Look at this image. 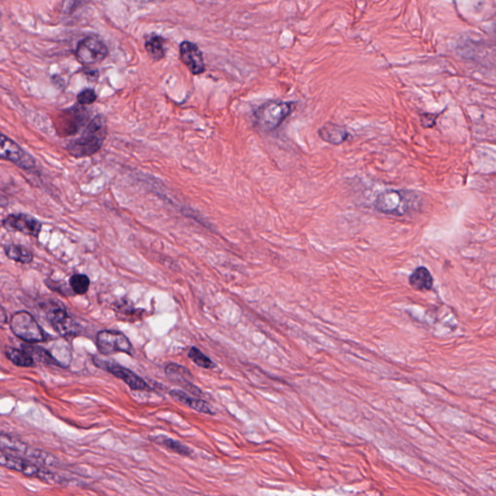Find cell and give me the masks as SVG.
I'll return each instance as SVG.
<instances>
[{
  "label": "cell",
  "mask_w": 496,
  "mask_h": 496,
  "mask_svg": "<svg viewBox=\"0 0 496 496\" xmlns=\"http://www.w3.org/2000/svg\"><path fill=\"white\" fill-rule=\"evenodd\" d=\"M49 321L52 323V326L56 328L59 333H67L68 326H69V316H68L67 311L63 306H52L47 314Z\"/></svg>",
  "instance_id": "cell-19"
},
{
  "label": "cell",
  "mask_w": 496,
  "mask_h": 496,
  "mask_svg": "<svg viewBox=\"0 0 496 496\" xmlns=\"http://www.w3.org/2000/svg\"><path fill=\"white\" fill-rule=\"evenodd\" d=\"M6 356L13 364L16 366L22 367H33L34 364V359L30 354L26 353L25 350H18L15 348H7L6 349Z\"/></svg>",
  "instance_id": "cell-22"
},
{
  "label": "cell",
  "mask_w": 496,
  "mask_h": 496,
  "mask_svg": "<svg viewBox=\"0 0 496 496\" xmlns=\"http://www.w3.org/2000/svg\"><path fill=\"white\" fill-rule=\"evenodd\" d=\"M0 450L2 452L10 454V455L28 459V461L46 467V468H60L62 467V463L56 456L47 452V451L41 450V449L30 447L20 438L4 434V432H0Z\"/></svg>",
  "instance_id": "cell-2"
},
{
  "label": "cell",
  "mask_w": 496,
  "mask_h": 496,
  "mask_svg": "<svg viewBox=\"0 0 496 496\" xmlns=\"http://www.w3.org/2000/svg\"><path fill=\"white\" fill-rule=\"evenodd\" d=\"M180 57L191 74L201 75L206 71L203 52L192 42L183 41L180 46Z\"/></svg>",
  "instance_id": "cell-11"
},
{
  "label": "cell",
  "mask_w": 496,
  "mask_h": 496,
  "mask_svg": "<svg viewBox=\"0 0 496 496\" xmlns=\"http://www.w3.org/2000/svg\"><path fill=\"white\" fill-rule=\"evenodd\" d=\"M418 204V195L405 189H387L378 194L374 201L377 212L393 217H403Z\"/></svg>",
  "instance_id": "cell-4"
},
{
  "label": "cell",
  "mask_w": 496,
  "mask_h": 496,
  "mask_svg": "<svg viewBox=\"0 0 496 496\" xmlns=\"http://www.w3.org/2000/svg\"><path fill=\"white\" fill-rule=\"evenodd\" d=\"M77 99L81 105H91L96 101L97 96L93 89L86 88L78 94Z\"/></svg>",
  "instance_id": "cell-26"
},
{
  "label": "cell",
  "mask_w": 496,
  "mask_h": 496,
  "mask_svg": "<svg viewBox=\"0 0 496 496\" xmlns=\"http://www.w3.org/2000/svg\"><path fill=\"white\" fill-rule=\"evenodd\" d=\"M170 396H172L175 400H177L178 403H182L183 405L193 409V410L204 414H214V410H212L209 403L203 400H200V398H193V396H189L188 393L183 392V391L172 390L170 392Z\"/></svg>",
  "instance_id": "cell-15"
},
{
  "label": "cell",
  "mask_w": 496,
  "mask_h": 496,
  "mask_svg": "<svg viewBox=\"0 0 496 496\" xmlns=\"http://www.w3.org/2000/svg\"><path fill=\"white\" fill-rule=\"evenodd\" d=\"M96 345L103 355L115 353L131 354L132 345L130 340L117 330H102L97 335Z\"/></svg>",
  "instance_id": "cell-8"
},
{
  "label": "cell",
  "mask_w": 496,
  "mask_h": 496,
  "mask_svg": "<svg viewBox=\"0 0 496 496\" xmlns=\"http://www.w3.org/2000/svg\"><path fill=\"white\" fill-rule=\"evenodd\" d=\"M63 115V120H67L65 122H60L62 126V135H72L77 132L79 129L83 125L88 119V113L83 110V108H75L65 112Z\"/></svg>",
  "instance_id": "cell-14"
},
{
  "label": "cell",
  "mask_w": 496,
  "mask_h": 496,
  "mask_svg": "<svg viewBox=\"0 0 496 496\" xmlns=\"http://www.w3.org/2000/svg\"><path fill=\"white\" fill-rule=\"evenodd\" d=\"M7 321V315L5 309L0 306V324Z\"/></svg>",
  "instance_id": "cell-28"
},
{
  "label": "cell",
  "mask_w": 496,
  "mask_h": 496,
  "mask_svg": "<svg viewBox=\"0 0 496 496\" xmlns=\"http://www.w3.org/2000/svg\"><path fill=\"white\" fill-rule=\"evenodd\" d=\"M295 102L272 100L265 102L254 112V120L260 129L272 132L277 129L295 110Z\"/></svg>",
  "instance_id": "cell-5"
},
{
  "label": "cell",
  "mask_w": 496,
  "mask_h": 496,
  "mask_svg": "<svg viewBox=\"0 0 496 496\" xmlns=\"http://www.w3.org/2000/svg\"><path fill=\"white\" fill-rule=\"evenodd\" d=\"M165 372H166L168 376L172 378L175 381L186 386L191 393H195V395H201L200 390L197 389L196 387H194V386L189 382V379H190L192 375H191L190 371H189L186 367L180 366V364H170L166 367Z\"/></svg>",
  "instance_id": "cell-16"
},
{
  "label": "cell",
  "mask_w": 496,
  "mask_h": 496,
  "mask_svg": "<svg viewBox=\"0 0 496 496\" xmlns=\"http://www.w3.org/2000/svg\"><path fill=\"white\" fill-rule=\"evenodd\" d=\"M25 349L26 353L30 354L33 358L35 357V358L39 359V361L43 362V363L59 366L56 359L52 357L51 352L45 350L44 348L38 347V346H25Z\"/></svg>",
  "instance_id": "cell-23"
},
{
  "label": "cell",
  "mask_w": 496,
  "mask_h": 496,
  "mask_svg": "<svg viewBox=\"0 0 496 496\" xmlns=\"http://www.w3.org/2000/svg\"><path fill=\"white\" fill-rule=\"evenodd\" d=\"M10 326L12 332L26 342H41L46 340V333L28 312L20 311L13 315Z\"/></svg>",
  "instance_id": "cell-6"
},
{
  "label": "cell",
  "mask_w": 496,
  "mask_h": 496,
  "mask_svg": "<svg viewBox=\"0 0 496 496\" xmlns=\"http://www.w3.org/2000/svg\"><path fill=\"white\" fill-rule=\"evenodd\" d=\"M151 440L154 441L156 444L163 446V447L169 449V450L180 456H189L192 454V451L188 446L183 444L180 441L168 437L166 435H156V437H151Z\"/></svg>",
  "instance_id": "cell-20"
},
{
  "label": "cell",
  "mask_w": 496,
  "mask_h": 496,
  "mask_svg": "<svg viewBox=\"0 0 496 496\" xmlns=\"http://www.w3.org/2000/svg\"><path fill=\"white\" fill-rule=\"evenodd\" d=\"M4 249L8 258L14 260L16 262L23 264L33 262V254L23 246L10 245L5 246Z\"/></svg>",
  "instance_id": "cell-21"
},
{
  "label": "cell",
  "mask_w": 496,
  "mask_h": 496,
  "mask_svg": "<svg viewBox=\"0 0 496 496\" xmlns=\"http://www.w3.org/2000/svg\"><path fill=\"white\" fill-rule=\"evenodd\" d=\"M89 284H91L89 278L85 275H75L70 278L71 288L79 295L88 292Z\"/></svg>",
  "instance_id": "cell-24"
},
{
  "label": "cell",
  "mask_w": 496,
  "mask_h": 496,
  "mask_svg": "<svg viewBox=\"0 0 496 496\" xmlns=\"http://www.w3.org/2000/svg\"><path fill=\"white\" fill-rule=\"evenodd\" d=\"M4 225L8 230L17 231L33 237H38L42 228L38 219L23 214L9 215L4 219Z\"/></svg>",
  "instance_id": "cell-12"
},
{
  "label": "cell",
  "mask_w": 496,
  "mask_h": 496,
  "mask_svg": "<svg viewBox=\"0 0 496 496\" xmlns=\"http://www.w3.org/2000/svg\"><path fill=\"white\" fill-rule=\"evenodd\" d=\"M0 158L12 162L25 170H31L36 166L35 160L30 154L2 133H0Z\"/></svg>",
  "instance_id": "cell-9"
},
{
  "label": "cell",
  "mask_w": 496,
  "mask_h": 496,
  "mask_svg": "<svg viewBox=\"0 0 496 496\" xmlns=\"http://www.w3.org/2000/svg\"><path fill=\"white\" fill-rule=\"evenodd\" d=\"M93 363L99 369H104V371L109 372L114 376L120 378L126 385L129 386L130 389L134 391L151 390L145 380L142 379L140 376H138L137 374H134L129 369L120 366L119 364H115L114 362L104 361V359L96 358V357L93 359Z\"/></svg>",
  "instance_id": "cell-10"
},
{
  "label": "cell",
  "mask_w": 496,
  "mask_h": 496,
  "mask_svg": "<svg viewBox=\"0 0 496 496\" xmlns=\"http://www.w3.org/2000/svg\"><path fill=\"white\" fill-rule=\"evenodd\" d=\"M438 115H439L429 114V113L421 115L422 125L425 128L434 127L435 123H437Z\"/></svg>",
  "instance_id": "cell-27"
},
{
  "label": "cell",
  "mask_w": 496,
  "mask_h": 496,
  "mask_svg": "<svg viewBox=\"0 0 496 496\" xmlns=\"http://www.w3.org/2000/svg\"><path fill=\"white\" fill-rule=\"evenodd\" d=\"M318 136L323 141L333 146H340L350 138V133L345 126L326 122L318 129Z\"/></svg>",
  "instance_id": "cell-13"
},
{
  "label": "cell",
  "mask_w": 496,
  "mask_h": 496,
  "mask_svg": "<svg viewBox=\"0 0 496 496\" xmlns=\"http://www.w3.org/2000/svg\"><path fill=\"white\" fill-rule=\"evenodd\" d=\"M165 39L157 34H151L145 41V49L154 62H160L165 57Z\"/></svg>",
  "instance_id": "cell-18"
},
{
  "label": "cell",
  "mask_w": 496,
  "mask_h": 496,
  "mask_svg": "<svg viewBox=\"0 0 496 496\" xmlns=\"http://www.w3.org/2000/svg\"><path fill=\"white\" fill-rule=\"evenodd\" d=\"M107 137V123L103 115H96L86 126L81 137L70 142L67 146L71 156L82 158L93 156L100 151Z\"/></svg>",
  "instance_id": "cell-1"
},
{
  "label": "cell",
  "mask_w": 496,
  "mask_h": 496,
  "mask_svg": "<svg viewBox=\"0 0 496 496\" xmlns=\"http://www.w3.org/2000/svg\"><path fill=\"white\" fill-rule=\"evenodd\" d=\"M0 466L10 471L20 472L26 477L36 478L49 485H70L69 479L52 471V469L38 466L28 459L2 452L1 450H0Z\"/></svg>",
  "instance_id": "cell-3"
},
{
  "label": "cell",
  "mask_w": 496,
  "mask_h": 496,
  "mask_svg": "<svg viewBox=\"0 0 496 496\" xmlns=\"http://www.w3.org/2000/svg\"><path fill=\"white\" fill-rule=\"evenodd\" d=\"M409 284L418 291H429L434 287V277L426 267H418L409 277Z\"/></svg>",
  "instance_id": "cell-17"
},
{
  "label": "cell",
  "mask_w": 496,
  "mask_h": 496,
  "mask_svg": "<svg viewBox=\"0 0 496 496\" xmlns=\"http://www.w3.org/2000/svg\"><path fill=\"white\" fill-rule=\"evenodd\" d=\"M75 54L79 62L91 65L103 62L109 54V50L100 38L88 36L79 42Z\"/></svg>",
  "instance_id": "cell-7"
},
{
  "label": "cell",
  "mask_w": 496,
  "mask_h": 496,
  "mask_svg": "<svg viewBox=\"0 0 496 496\" xmlns=\"http://www.w3.org/2000/svg\"><path fill=\"white\" fill-rule=\"evenodd\" d=\"M188 357L192 359L194 364L198 367H203V369H212L214 367L212 359L202 353L198 348H191L188 352Z\"/></svg>",
  "instance_id": "cell-25"
}]
</instances>
